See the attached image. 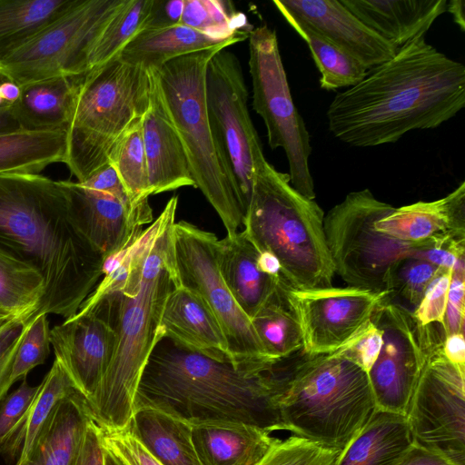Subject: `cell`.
Instances as JSON below:
<instances>
[{
	"instance_id": "1",
	"label": "cell",
	"mask_w": 465,
	"mask_h": 465,
	"mask_svg": "<svg viewBox=\"0 0 465 465\" xmlns=\"http://www.w3.org/2000/svg\"><path fill=\"white\" fill-rule=\"evenodd\" d=\"M464 106L465 66L420 37L339 93L327 110L328 128L347 144L376 146L437 128Z\"/></svg>"
},
{
	"instance_id": "2",
	"label": "cell",
	"mask_w": 465,
	"mask_h": 465,
	"mask_svg": "<svg viewBox=\"0 0 465 465\" xmlns=\"http://www.w3.org/2000/svg\"><path fill=\"white\" fill-rule=\"evenodd\" d=\"M0 252L42 275L35 316L74 317L103 276L104 256L73 224L61 181L39 173L0 174Z\"/></svg>"
},
{
	"instance_id": "3",
	"label": "cell",
	"mask_w": 465,
	"mask_h": 465,
	"mask_svg": "<svg viewBox=\"0 0 465 465\" xmlns=\"http://www.w3.org/2000/svg\"><path fill=\"white\" fill-rule=\"evenodd\" d=\"M279 361L235 365L163 337L137 388L134 411L155 409L190 425L242 422L284 430L278 404Z\"/></svg>"
},
{
	"instance_id": "4",
	"label": "cell",
	"mask_w": 465,
	"mask_h": 465,
	"mask_svg": "<svg viewBox=\"0 0 465 465\" xmlns=\"http://www.w3.org/2000/svg\"><path fill=\"white\" fill-rule=\"evenodd\" d=\"M174 223L171 221L153 244L137 251L122 291L103 295L92 307L116 333L110 364L86 401L92 420L101 428L123 430L130 425L143 371L163 337L164 304L180 285L173 245Z\"/></svg>"
},
{
	"instance_id": "5",
	"label": "cell",
	"mask_w": 465,
	"mask_h": 465,
	"mask_svg": "<svg viewBox=\"0 0 465 465\" xmlns=\"http://www.w3.org/2000/svg\"><path fill=\"white\" fill-rule=\"evenodd\" d=\"M354 338L331 352L300 351L278 361L284 430L342 450L371 418L377 407L368 373L347 353Z\"/></svg>"
},
{
	"instance_id": "6",
	"label": "cell",
	"mask_w": 465,
	"mask_h": 465,
	"mask_svg": "<svg viewBox=\"0 0 465 465\" xmlns=\"http://www.w3.org/2000/svg\"><path fill=\"white\" fill-rule=\"evenodd\" d=\"M323 219L322 208L292 186L288 173L266 159L257 165L243 232L258 252L278 259L282 276L292 288L332 286L335 271Z\"/></svg>"
},
{
	"instance_id": "7",
	"label": "cell",
	"mask_w": 465,
	"mask_h": 465,
	"mask_svg": "<svg viewBox=\"0 0 465 465\" xmlns=\"http://www.w3.org/2000/svg\"><path fill=\"white\" fill-rule=\"evenodd\" d=\"M153 69L117 56L86 72L66 129L64 163L83 183L109 163L116 143L146 114Z\"/></svg>"
},
{
	"instance_id": "8",
	"label": "cell",
	"mask_w": 465,
	"mask_h": 465,
	"mask_svg": "<svg viewBox=\"0 0 465 465\" xmlns=\"http://www.w3.org/2000/svg\"><path fill=\"white\" fill-rule=\"evenodd\" d=\"M220 45L174 58L153 69L169 117L183 143L194 186L222 220L227 235L238 232L244 214L220 164L209 124L205 75Z\"/></svg>"
},
{
	"instance_id": "9",
	"label": "cell",
	"mask_w": 465,
	"mask_h": 465,
	"mask_svg": "<svg viewBox=\"0 0 465 465\" xmlns=\"http://www.w3.org/2000/svg\"><path fill=\"white\" fill-rule=\"evenodd\" d=\"M395 207L369 189L351 192L323 219L327 246L337 273L351 287L389 292L391 274L402 259L437 242L410 243L378 232L374 223Z\"/></svg>"
},
{
	"instance_id": "10",
	"label": "cell",
	"mask_w": 465,
	"mask_h": 465,
	"mask_svg": "<svg viewBox=\"0 0 465 465\" xmlns=\"http://www.w3.org/2000/svg\"><path fill=\"white\" fill-rule=\"evenodd\" d=\"M205 98L220 164L245 214L255 169L265 157L249 114L240 62L228 48L217 52L208 63Z\"/></svg>"
},
{
	"instance_id": "11",
	"label": "cell",
	"mask_w": 465,
	"mask_h": 465,
	"mask_svg": "<svg viewBox=\"0 0 465 465\" xmlns=\"http://www.w3.org/2000/svg\"><path fill=\"white\" fill-rule=\"evenodd\" d=\"M248 39L252 108L264 122L270 147L284 150L292 186L304 197L314 200V183L309 168L310 134L292 98L276 32L262 25L254 28Z\"/></svg>"
},
{
	"instance_id": "12",
	"label": "cell",
	"mask_w": 465,
	"mask_h": 465,
	"mask_svg": "<svg viewBox=\"0 0 465 465\" xmlns=\"http://www.w3.org/2000/svg\"><path fill=\"white\" fill-rule=\"evenodd\" d=\"M125 0H78L64 15L0 59V78L17 85L88 72L98 36Z\"/></svg>"
},
{
	"instance_id": "13",
	"label": "cell",
	"mask_w": 465,
	"mask_h": 465,
	"mask_svg": "<svg viewBox=\"0 0 465 465\" xmlns=\"http://www.w3.org/2000/svg\"><path fill=\"white\" fill-rule=\"evenodd\" d=\"M439 324L405 415L413 443L465 465V368L443 354Z\"/></svg>"
},
{
	"instance_id": "14",
	"label": "cell",
	"mask_w": 465,
	"mask_h": 465,
	"mask_svg": "<svg viewBox=\"0 0 465 465\" xmlns=\"http://www.w3.org/2000/svg\"><path fill=\"white\" fill-rule=\"evenodd\" d=\"M218 243L213 232L184 221L174 223L173 245L179 283L198 294L212 310L235 365L273 361L266 356L250 318L221 275Z\"/></svg>"
},
{
	"instance_id": "15",
	"label": "cell",
	"mask_w": 465,
	"mask_h": 465,
	"mask_svg": "<svg viewBox=\"0 0 465 465\" xmlns=\"http://www.w3.org/2000/svg\"><path fill=\"white\" fill-rule=\"evenodd\" d=\"M371 322L382 334L381 350L368 372L377 410L405 416L440 323L423 326L412 311L391 299L378 306Z\"/></svg>"
},
{
	"instance_id": "16",
	"label": "cell",
	"mask_w": 465,
	"mask_h": 465,
	"mask_svg": "<svg viewBox=\"0 0 465 465\" xmlns=\"http://www.w3.org/2000/svg\"><path fill=\"white\" fill-rule=\"evenodd\" d=\"M287 300L294 312L306 354L334 351L360 333L384 301L387 292L355 287L294 289L287 284Z\"/></svg>"
},
{
	"instance_id": "17",
	"label": "cell",
	"mask_w": 465,
	"mask_h": 465,
	"mask_svg": "<svg viewBox=\"0 0 465 465\" xmlns=\"http://www.w3.org/2000/svg\"><path fill=\"white\" fill-rule=\"evenodd\" d=\"M61 183L73 224L104 258L134 242L143 225L153 221L152 210L134 208L111 194L87 189L77 182L61 181Z\"/></svg>"
},
{
	"instance_id": "18",
	"label": "cell",
	"mask_w": 465,
	"mask_h": 465,
	"mask_svg": "<svg viewBox=\"0 0 465 465\" xmlns=\"http://www.w3.org/2000/svg\"><path fill=\"white\" fill-rule=\"evenodd\" d=\"M50 341L54 359L60 361L87 401L113 358L116 344L114 329L102 318L88 312L54 326Z\"/></svg>"
},
{
	"instance_id": "19",
	"label": "cell",
	"mask_w": 465,
	"mask_h": 465,
	"mask_svg": "<svg viewBox=\"0 0 465 465\" xmlns=\"http://www.w3.org/2000/svg\"><path fill=\"white\" fill-rule=\"evenodd\" d=\"M278 11L310 25L371 70L392 58L395 48L371 30L341 1H273Z\"/></svg>"
},
{
	"instance_id": "20",
	"label": "cell",
	"mask_w": 465,
	"mask_h": 465,
	"mask_svg": "<svg viewBox=\"0 0 465 465\" xmlns=\"http://www.w3.org/2000/svg\"><path fill=\"white\" fill-rule=\"evenodd\" d=\"M375 229L410 243L465 239V182L446 196L394 208Z\"/></svg>"
},
{
	"instance_id": "21",
	"label": "cell",
	"mask_w": 465,
	"mask_h": 465,
	"mask_svg": "<svg viewBox=\"0 0 465 465\" xmlns=\"http://www.w3.org/2000/svg\"><path fill=\"white\" fill-rule=\"evenodd\" d=\"M142 134L151 195L194 186L185 151L166 111L155 72L150 106L142 119Z\"/></svg>"
},
{
	"instance_id": "22",
	"label": "cell",
	"mask_w": 465,
	"mask_h": 465,
	"mask_svg": "<svg viewBox=\"0 0 465 465\" xmlns=\"http://www.w3.org/2000/svg\"><path fill=\"white\" fill-rule=\"evenodd\" d=\"M161 327L163 337L187 350L233 363L216 317L207 303L186 287L178 285L170 292L164 304Z\"/></svg>"
},
{
	"instance_id": "23",
	"label": "cell",
	"mask_w": 465,
	"mask_h": 465,
	"mask_svg": "<svg viewBox=\"0 0 465 465\" xmlns=\"http://www.w3.org/2000/svg\"><path fill=\"white\" fill-rule=\"evenodd\" d=\"M356 17L397 51L424 37L446 12L447 0H341Z\"/></svg>"
},
{
	"instance_id": "24",
	"label": "cell",
	"mask_w": 465,
	"mask_h": 465,
	"mask_svg": "<svg viewBox=\"0 0 465 465\" xmlns=\"http://www.w3.org/2000/svg\"><path fill=\"white\" fill-rule=\"evenodd\" d=\"M259 252L242 231L227 235L218 243L221 275L232 297L250 320L277 291L279 278L263 273L258 267Z\"/></svg>"
},
{
	"instance_id": "25",
	"label": "cell",
	"mask_w": 465,
	"mask_h": 465,
	"mask_svg": "<svg viewBox=\"0 0 465 465\" xmlns=\"http://www.w3.org/2000/svg\"><path fill=\"white\" fill-rule=\"evenodd\" d=\"M203 465H256L277 438L271 431L242 422L191 425Z\"/></svg>"
},
{
	"instance_id": "26",
	"label": "cell",
	"mask_w": 465,
	"mask_h": 465,
	"mask_svg": "<svg viewBox=\"0 0 465 465\" xmlns=\"http://www.w3.org/2000/svg\"><path fill=\"white\" fill-rule=\"evenodd\" d=\"M91 419L86 399L74 392L58 402L27 457L15 465H72Z\"/></svg>"
},
{
	"instance_id": "27",
	"label": "cell",
	"mask_w": 465,
	"mask_h": 465,
	"mask_svg": "<svg viewBox=\"0 0 465 465\" xmlns=\"http://www.w3.org/2000/svg\"><path fill=\"white\" fill-rule=\"evenodd\" d=\"M85 74L59 76L21 86L20 98L12 104L21 129H67Z\"/></svg>"
},
{
	"instance_id": "28",
	"label": "cell",
	"mask_w": 465,
	"mask_h": 465,
	"mask_svg": "<svg viewBox=\"0 0 465 465\" xmlns=\"http://www.w3.org/2000/svg\"><path fill=\"white\" fill-rule=\"evenodd\" d=\"M413 440L404 415L376 410L336 465H394Z\"/></svg>"
},
{
	"instance_id": "29",
	"label": "cell",
	"mask_w": 465,
	"mask_h": 465,
	"mask_svg": "<svg viewBox=\"0 0 465 465\" xmlns=\"http://www.w3.org/2000/svg\"><path fill=\"white\" fill-rule=\"evenodd\" d=\"M246 39L235 36L216 40L180 24L162 30L140 32L117 57L132 65L157 69L174 58L220 45L231 46Z\"/></svg>"
},
{
	"instance_id": "30",
	"label": "cell",
	"mask_w": 465,
	"mask_h": 465,
	"mask_svg": "<svg viewBox=\"0 0 465 465\" xmlns=\"http://www.w3.org/2000/svg\"><path fill=\"white\" fill-rule=\"evenodd\" d=\"M130 431L163 465H203L193 440L192 426L151 408L134 411Z\"/></svg>"
},
{
	"instance_id": "31",
	"label": "cell",
	"mask_w": 465,
	"mask_h": 465,
	"mask_svg": "<svg viewBox=\"0 0 465 465\" xmlns=\"http://www.w3.org/2000/svg\"><path fill=\"white\" fill-rule=\"evenodd\" d=\"M66 128L0 134V174L41 173L54 163H64Z\"/></svg>"
},
{
	"instance_id": "32",
	"label": "cell",
	"mask_w": 465,
	"mask_h": 465,
	"mask_svg": "<svg viewBox=\"0 0 465 465\" xmlns=\"http://www.w3.org/2000/svg\"><path fill=\"white\" fill-rule=\"evenodd\" d=\"M78 0H0V59L54 23Z\"/></svg>"
},
{
	"instance_id": "33",
	"label": "cell",
	"mask_w": 465,
	"mask_h": 465,
	"mask_svg": "<svg viewBox=\"0 0 465 465\" xmlns=\"http://www.w3.org/2000/svg\"><path fill=\"white\" fill-rule=\"evenodd\" d=\"M76 391L68 373L60 361L54 359L51 369L39 384L26 415L12 436L0 446V452L12 457L19 451L17 462L24 460L58 402Z\"/></svg>"
},
{
	"instance_id": "34",
	"label": "cell",
	"mask_w": 465,
	"mask_h": 465,
	"mask_svg": "<svg viewBox=\"0 0 465 465\" xmlns=\"http://www.w3.org/2000/svg\"><path fill=\"white\" fill-rule=\"evenodd\" d=\"M287 284L282 277L277 291L251 319L266 356L273 361L291 357L302 349L301 329L286 296Z\"/></svg>"
},
{
	"instance_id": "35",
	"label": "cell",
	"mask_w": 465,
	"mask_h": 465,
	"mask_svg": "<svg viewBox=\"0 0 465 465\" xmlns=\"http://www.w3.org/2000/svg\"><path fill=\"white\" fill-rule=\"evenodd\" d=\"M282 15L308 45L321 74L322 89L350 88L366 76L369 70L357 59L322 37L306 23L289 15Z\"/></svg>"
},
{
	"instance_id": "36",
	"label": "cell",
	"mask_w": 465,
	"mask_h": 465,
	"mask_svg": "<svg viewBox=\"0 0 465 465\" xmlns=\"http://www.w3.org/2000/svg\"><path fill=\"white\" fill-rule=\"evenodd\" d=\"M44 293V279L35 268L0 252V308L30 321L39 310Z\"/></svg>"
},
{
	"instance_id": "37",
	"label": "cell",
	"mask_w": 465,
	"mask_h": 465,
	"mask_svg": "<svg viewBox=\"0 0 465 465\" xmlns=\"http://www.w3.org/2000/svg\"><path fill=\"white\" fill-rule=\"evenodd\" d=\"M181 24L221 41L248 38L254 29L244 14L224 0H184Z\"/></svg>"
},
{
	"instance_id": "38",
	"label": "cell",
	"mask_w": 465,
	"mask_h": 465,
	"mask_svg": "<svg viewBox=\"0 0 465 465\" xmlns=\"http://www.w3.org/2000/svg\"><path fill=\"white\" fill-rule=\"evenodd\" d=\"M153 0H125L95 41L87 60L88 71L116 57L140 33Z\"/></svg>"
},
{
	"instance_id": "39",
	"label": "cell",
	"mask_w": 465,
	"mask_h": 465,
	"mask_svg": "<svg viewBox=\"0 0 465 465\" xmlns=\"http://www.w3.org/2000/svg\"><path fill=\"white\" fill-rule=\"evenodd\" d=\"M109 163L116 171L132 201L139 206L150 205V183L142 121L116 143L110 155Z\"/></svg>"
},
{
	"instance_id": "40",
	"label": "cell",
	"mask_w": 465,
	"mask_h": 465,
	"mask_svg": "<svg viewBox=\"0 0 465 465\" xmlns=\"http://www.w3.org/2000/svg\"><path fill=\"white\" fill-rule=\"evenodd\" d=\"M341 450L292 435L276 439L256 465H336Z\"/></svg>"
},
{
	"instance_id": "41",
	"label": "cell",
	"mask_w": 465,
	"mask_h": 465,
	"mask_svg": "<svg viewBox=\"0 0 465 465\" xmlns=\"http://www.w3.org/2000/svg\"><path fill=\"white\" fill-rule=\"evenodd\" d=\"M441 269L416 256L401 260L393 268L389 282L390 298L397 295L414 309L426 289Z\"/></svg>"
},
{
	"instance_id": "42",
	"label": "cell",
	"mask_w": 465,
	"mask_h": 465,
	"mask_svg": "<svg viewBox=\"0 0 465 465\" xmlns=\"http://www.w3.org/2000/svg\"><path fill=\"white\" fill-rule=\"evenodd\" d=\"M50 333L47 314L36 315L28 322L15 356L11 374L12 385L26 378L34 368L45 362L50 353Z\"/></svg>"
},
{
	"instance_id": "43",
	"label": "cell",
	"mask_w": 465,
	"mask_h": 465,
	"mask_svg": "<svg viewBox=\"0 0 465 465\" xmlns=\"http://www.w3.org/2000/svg\"><path fill=\"white\" fill-rule=\"evenodd\" d=\"M97 425V424H96ZM101 445L121 465H163L127 428L109 430L97 425Z\"/></svg>"
},
{
	"instance_id": "44",
	"label": "cell",
	"mask_w": 465,
	"mask_h": 465,
	"mask_svg": "<svg viewBox=\"0 0 465 465\" xmlns=\"http://www.w3.org/2000/svg\"><path fill=\"white\" fill-rule=\"evenodd\" d=\"M450 278L451 270L441 269L429 284L419 305L412 311L421 325L443 324Z\"/></svg>"
},
{
	"instance_id": "45",
	"label": "cell",
	"mask_w": 465,
	"mask_h": 465,
	"mask_svg": "<svg viewBox=\"0 0 465 465\" xmlns=\"http://www.w3.org/2000/svg\"><path fill=\"white\" fill-rule=\"evenodd\" d=\"M38 389L39 385L31 386L25 378L19 387L5 398L0 408V446L18 428L33 403Z\"/></svg>"
},
{
	"instance_id": "46",
	"label": "cell",
	"mask_w": 465,
	"mask_h": 465,
	"mask_svg": "<svg viewBox=\"0 0 465 465\" xmlns=\"http://www.w3.org/2000/svg\"><path fill=\"white\" fill-rule=\"evenodd\" d=\"M29 322L13 318L0 328V401L12 386L11 374L15 356Z\"/></svg>"
},
{
	"instance_id": "47",
	"label": "cell",
	"mask_w": 465,
	"mask_h": 465,
	"mask_svg": "<svg viewBox=\"0 0 465 465\" xmlns=\"http://www.w3.org/2000/svg\"><path fill=\"white\" fill-rule=\"evenodd\" d=\"M465 258H461L451 271L447 305L442 327L445 335L464 333Z\"/></svg>"
},
{
	"instance_id": "48",
	"label": "cell",
	"mask_w": 465,
	"mask_h": 465,
	"mask_svg": "<svg viewBox=\"0 0 465 465\" xmlns=\"http://www.w3.org/2000/svg\"><path fill=\"white\" fill-rule=\"evenodd\" d=\"M381 346V331L370 322L351 341L347 348V353L368 373L376 361Z\"/></svg>"
},
{
	"instance_id": "49",
	"label": "cell",
	"mask_w": 465,
	"mask_h": 465,
	"mask_svg": "<svg viewBox=\"0 0 465 465\" xmlns=\"http://www.w3.org/2000/svg\"><path fill=\"white\" fill-rule=\"evenodd\" d=\"M79 183L87 189L111 194L134 208L152 210L150 205L139 206L132 201L116 171L109 163Z\"/></svg>"
},
{
	"instance_id": "50",
	"label": "cell",
	"mask_w": 465,
	"mask_h": 465,
	"mask_svg": "<svg viewBox=\"0 0 465 465\" xmlns=\"http://www.w3.org/2000/svg\"><path fill=\"white\" fill-rule=\"evenodd\" d=\"M184 0H153L140 32L157 31L181 24Z\"/></svg>"
},
{
	"instance_id": "51",
	"label": "cell",
	"mask_w": 465,
	"mask_h": 465,
	"mask_svg": "<svg viewBox=\"0 0 465 465\" xmlns=\"http://www.w3.org/2000/svg\"><path fill=\"white\" fill-rule=\"evenodd\" d=\"M72 465H104V450L99 430L92 418Z\"/></svg>"
},
{
	"instance_id": "52",
	"label": "cell",
	"mask_w": 465,
	"mask_h": 465,
	"mask_svg": "<svg viewBox=\"0 0 465 465\" xmlns=\"http://www.w3.org/2000/svg\"><path fill=\"white\" fill-rule=\"evenodd\" d=\"M394 465H456L447 458L415 443L404 452Z\"/></svg>"
},
{
	"instance_id": "53",
	"label": "cell",
	"mask_w": 465,
	"mask_h": 465,
	"mask_svg": "<svg viewBox=\"0 0 465 465\" xmlns=\"http://www.w3.org/2000/svg\"><path fill=\"white\" fill-rule=\"evenodd\" d=\"M442 351L445 357L457 366L465 368L464 333H452L445 337Z\"/></svg>"
},
{
	"instance_id": "54",
	"label": "cell",
	"mask_w": 465,
	"mask_h": 465,
	"mask_svg": "<svg viewBox=\"0 0 465 465\" xmlns=\"http://www.w3.org/2000/svg\"><path fill=\"white\" fill-rule=\"evenodd\" d=\"M257 263L259 269L266 275L272 278H279L282 276L280 262L272 253L268 252H259Z\"/></svg>"
},
{
	"instance_id": "55",
	"label": "cell",
	"mask_w": 465,
	"mask_h": 465,
	"mask_svg": "<svg viewBox=\"0 0 465 465\" xmlns=\"http://www.w3.org/2000/svg\"><path fill=\"white\" fill-rule=\"evenodd\" d=\"M21 130L12 109V105L0 106V134Z\"/></svg>"
},
{
	"instance_id": "56",
	"label": "cell",
	"mask_w": 465,
	"mask_h": 465,
	"mask_svg": "<svg viewBox=\"0 0 465 465\" xmlns=\"http://www.w3.org/2000/svg\"><path fill=\"white\" fill-rule=\"evenodd\" d=\"M0 95L5 104L12 105L18 101L21 95V87L11 81L0 83Z\"/></svg>"
},
{
	"instance_id": "57",
	"label": "cell",
	"mask_w": 465,
	"mask_h": 465,
	"mask_svg": "<svg viewBox=\"0 0 465 465\" xmlns=\"http://www.w3.org/2000/svg\"><path fill=\"white\" fill-rule=\"evenodd\" d=\"M464 5L462 0H450L447 2L446 8V12L450 13L461 31L465 30Z\"/></svg>"
},
{
	"instance_id": "58",
	"label": "cell",
	"mask_w": 465,
	"mask_h": 465,
	"mask_svg": "<svg viewBox=\"0 0 465 465\" xmlns=\"http://www.w3.org/2000/svg\"><path fill=\"white\" fill-rule=\"evenodd\" d=\"M104 465H121V464L109 452H107L106 450H104Z\"/></svg>"
},
{
	"instance_id": "59",
	"label": "cell",
	"mask_w": 465,
	"mask_h": 465,
	"mask_svg": "<svg viewBox=\"0 0 465 465\" xmlns=\"http://www.w3.org/2000/svg\"><path fill=\"white\" fill-rule=\"evenodd\" d=\"M15 317L12 314H10L8 312L5 311L4 309L0 308V318H10Z\"/></svg>"
},
{
	"instance_id": "60",
	"label": "cell",
	"mask_w": 465,
	"mask_h": 465,
	"mask_svg": "<svg viewBox=\"0 0 465 465\" xmlns=\"http://www.w3.org/2000/svg\"><path fill=\"white\" fill-rule=\"evenodd\" d=\"M15 318V317H10V318H0V328L9 320Z\"/></svg>"
},
{
	"instance_id": "61",
	"label": "cell",
	"mask_w": 465,
	"mask_h": 465,
	"mask_svg": "<svg viewBox=\"0 0 465 465\" xmlns=\"http://www.w3.org/2000/svg\"><path fill=\"white\" fill-rule=\"evenodd\" d=\"M5 102L3 101V99H2V97H1V95H0V106H3V105H5Z\"/></svg>"
}]
</instances>
